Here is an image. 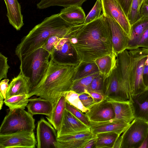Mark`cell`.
I'll use <instances>...</instances> for the list:
<instances>
[{"label": "cell", "instance_id": "cell-2", "mask_svg": "<svg viewBox=\"0 0 148 148\" xmlns=\"http://www.w3.org/2000/svg\"><path fill=\"white\" fill-rule=\"evenodd\" d=\"M81 64L80 62L61 63L50 58L45 75L28 94L29 98L34 95L49 101L53 107L61 96L71 90Z\"/></svg>", "mask_w": 148, "mask_h": 148}, {"label": "cell", "instance_id": "cell-49", "mask_svg": "<svg viewBox=\"0 0 148 148\" xmlns=\"http://www.w3.org/2000/svg\"><path fill=\"white\" fill-rule=\"evenodd\" d=\"M139 148H148V134Z\"/></svg>", "mask_w": 148, "mask_h": 148}, {"label": "cell", "instance_id": "cell-5", "mask_svg": "<svg viewBox=\"0 0 148 148\" xmlns=\"http://www.w3.org/2000/svg\"><path fill=\"white\" fill-rule=\"evenodd\" d=\"M33 116L24 109L10 110L4 117L0 127V135L21 131L33 132L35 127Z\"/></svg>", "mask_w": 148, "mask_h": 148}, {"label": "cell", "instance_id": "cell-38", "mask_svg": "<svg viewBox=\"0 0 148 148\" xmlns=\"http://www.w3.org/2000/svg\"><path fill=\"white\" fill-rule=\"evenodd\" d=\"M60 38L56 36H51L46 40L41 47L48 51L51 55Z\"/></svg>", "mask_w": 148, "mask_h": 148}, {"label": "cell", "instance_id": "cell-1", "mask_svg": "<svg viewBox=\"0 0 148 148\" xmlns=\"http://www.w3.org/2000/svg\"><path fill=\"white\" fill-rule=\"evenodd\" d=\"M67 36L81 63L94 62L106 55L117 56L109 23L102 14L87 24L72 25Z\"/></svg>", "mask_w": 148, "mask_h": 148}, {"label": "cell", "instance_id": "cell-22", "mask_svg": "<svg viewBox=\"0 0 148 148\" xmlns=\"http://www.w3.org/2000/svg\"><path fill=\"white\" fill-rule=\"evenodd\" d=\"M26 107L28 112L33 116L41 114L47 116L50 115L53 108L49 101L40 97H33L29 99Z\"/></svg>", "mask_w": 148, "mask_h": 148}, {"label": "cell", "instance_id": "cell-36", "mask_svg": "<svg viewBox=\"0 0 148 148\" xmlns=\"http://www.w3.org/2000/svg\"><path fill=\"white\" fill-rule=\"evenodd\" d=\"M103 76L100 73L93 79L86 91L87 92H97L103 94Z\"/></svg>", "mask_w": 148, "mask_h": 148}, {"label": "cell", "instance_id": "cell-34", "mask_svg": "<svg viewBox=\"0 0 148 148\" xmlns=\"http://www.w3.org/2000/svg\"><path fill=\"white\" fill-rule=\"evenodd\" d=\"M65 109L71 112L75 116L87 126L90 127V122L85 113L66 101Z\"/></svg>", "mask_w": 148, "mask_h": 148}, {"label": "cell", "instance_id": "cell-21", "mask_svg": "<svg viewBox=\"0 0 148 148\" xmlns=\"http://www.w3.org/2000/svg\"><path fill=\"white\" fill-rule=\"evenodd\" d=\"M59 14L62 18L72 25L83 24L86 17L84 10L78 6L64 8Z\"/></svg>", "mask_w": 148, "mask_h": 148}, {"label": "cell", "instance_id": "cell-6", "mask_svg": "<svg viewBox=\"0 0 148 148\" xmlns=\"http://www.w3.org/2000/svg\"><path fill=\"white\" fill-rule=\"evenodd\" d=\"M130 57V85L132 96L140 93L147 88L143 81V73L148 49L139 48L128 51Z\"/></svg>", "mask_w": 148, "mask_h": 148}, {"label": "cell", "instance_id": "cell-18", "mask_svg": "<svg viewBox=\"0 0 148 148\" xmlns=\"http://www.w3.org/2000/svg\"><path fill=\"white\" fill-rule=\"evenodd\" d=\"M31 90L29 79L20 71L10 83L5 99L14 95L28 94Z\"/></svg>", "mask_w": 148, "mask_h": 148}, {"label": "cell", "instance_id": "cell-25", "mask_svg": "<svg viewBox=\"0 0 148 148\" xmlns=\"http://www.w3.org/2000/svg\"><path fill=\"white\" fill-rule=\"evenodd\" d=\"M66 100L64 96H61L49 116L46 117L47 120L57 131L59 127L65 108Z\"/></svg>", "mask_w": 148, "mask_h": 148}, {"label": "cell", "instance_id": "cell-27", "mask_svg": "<svg viewBox=\"0 0 148 148\" xmlns=\"http://www.w3.org/2000/svg\"><path fill=\"white\" fill-rule=\"evenodd\" d=\"M87 0H40L37 4L40 9H45L52 6H58L64 7L78 6H81Z\"/></svg>", "mask_w": 148, "mask_h": 148}, {"label": "cell", "instance_id": "cell-10", "mask_svg": "<svg viewBox=\"0 0 148 148\" xmlns=\"http://www.w3.org/2000/svg\"><path fill=\"white\" fill-rule=\"evenodd\" d=\"M101 0L102 5V14L116 21L130 39L131 25L120 4L116 0Z\"/></svg>", "mask_w": 148, "mask_h": 148}, {"label": "cell", "instance_id": "cell-20", "mask_svg": "<svg viewBox=\"0 0 148 148\" xmlns=\"http://www.w3.org/2000/svg\"><path fill=\"white\" fill-rule=\"evenodd\" d=\"M7 9V16L9 23L17 30L24 25L21 6L17 0H4Z\"/></svg>", "mask_w": 148, "mask_h": 148}, {"label": "cell", "instance_id": "cell-45", "mask_svg": "<svg viewBox=\"0 0 148 148\" xmlns=\"http://www.w3.org/2000/svg\"><path fill=\"white\" fill-rule=\"evenodd\" d=\"M143 81L147 88H148V65H145L143 73Z\"/></svg>", "mask_w": 148, "mask_h": 148}, {"label": "cell", "instance_id": "cell-26", "mask_svg": "<svg viewBox=\"0 0 148 148\" xmlns=\"http://www.w3.org/2000/svg\"><path fill=\"white\" fill-rule=\"evenodd\" d=\"M97 138L95 148H113L119 134L114 132H105L96 134Z\"/></svg>", "mask_w": 148, "mask_h": 148}, {"label": "cell", "instance_id": "cell-13", "mask_svg": "<svg viewBox=\"0 0 148 148\" xmlns=\"http://www.w3.org/2000/svg\"><path fill=\"white\" fill-rule=\"evenodd\" d=\"M75 55L77 56L67 35L60 39L50 58L61 63L78 62L75 60Z\"/></svg>", "mask_w": 148, "mask_h": 148}, {"label": "cell", "instance_id": "cell-3", "mask_svg": "<svg viewBox=\"0 0 148 148\" xmlns=\"http://www.w3.org/2000/svg\"><path fill=\"white\" fill-rule=\"evenodd\" d=\"M72 26L62 18L59 13L45 18L22 38L16 48V55L20 59L22 56L41 47L51 36L64 37Z\"/></svg>", "mask_w": 148, "mask_h": 148}, {"label": "cell", "instance_id": "cell-35", "mask_svg": "<svg viewBox=\"0 0 148 148\" xmlns=\"http://www.w3.org/2000/svg\"><path fill=\"white\" fill-rule=\"evenodd\" d=\"M93 135L90 130H86L71 134L62 136L58 137L57 140L67 141L91 138Z\"/></svg>", "mask_w": 148, "mask_h": 148}, {"label": "cell", "instance_id": "cell-17", "mask_svg": "<svg viewBox=\"0 0 148 148\" xmlns=\"http://www.w3.org/2000/svg\"><path fill=\"white\" fill-rule=\"evenodd\" d=\"M135 119L148 122V88L131 96L130 100Z\"/></svg>", "mask_w": 148, "mask_h": 148}, {"label": "cell", "instance_id": "cell-32", "mask_svg": "<svg viewBox=\"0 0 148 148\" xmlns=\"http://www.w3.org/2000/svg\"><path fill=\"white\" fill-rule=\"evenodd\" d=\"M92 138L67 141L57 140L55 146L56 148H84Z\"/></svg>", "mask_w": 148, "mask_h": 148}, {"label": "cell", "instance_id": "cell-28", "mask_svg": "<svg viewBox=\"0 0 148 148\" xmlns=\"http://www.w3.org/2000/svg\"><path fill=\"white\" fill-rule=\"evenodd\" d=\"M28 94L12 96L4 100L5 105L10 110L21 109H25L29 102Z\"/></svg>", "mask_w": 148, "mask_h": 148}, {"label": "cell", "instance_id": "cell-15", "mask_svg": "<svg viewBox=\"0 0 148 148\" xmlns=\"http://www.w3.org/2000/svg\"><path fill=\"white\" fill-rule=\"evenodd\" d=\"M104 16L109 24L115 52L117 54L127 50L129 38L127 34L116 21L108 16Z\"/></svg>", "mask_w": 148, "mask_h": 148}, {"label": "cell", "instance_id": "cell-19", "mask_svg": "<svg viewBox=\"0 0 148 148\" xmlns=\"http://www.w3.org/2000/svg\"><path fill=\"white\" fill-rule=\"evenodd\" d=\"M112 104L115 114L114 119L130 123L135 119L129 101H119L108 99Z\"/></svg>", "mask_w": 148, "mask_h": 148}, {"label": "cell", "instance_id": "cell-29", "mask_svg": "<svg viewBox=\"0 0 148 148\" xmlns=\"http://www.w3.org/2000/svg\"><path fill=\"white\" fill-rule=\"evenodd\" d=\"M100 73L95 62L82 63L75 75L74 81L93 74Z\"/></svg>", "mask_w": 148, "mask_h": 148}, {"label": "cell", "instance_id": "cell-40", "mask_svg": "<svg viewBox=\"0 0 148 148\" xmlns=\"http://www.w3.org/2000/svg\"><path fill=\"white\" fill-rule=\"evenodd\" d=\"M79 97L84 106L88 109L95 103L92 97L86 92L79 94Z\"/></svg>", "mask_w": 148, "mask_h": 148}, {"label": "cell", "instance_id": "cell-47", "mask_svg": "<svg viewBox=\"0 0 148 148\" xmlns=\"http://www.w3.org/2000/svg\"><path fill=\"white\" fill-rule=\"evenodd\" d=\"M97 138L96 134H94L92 138L88 141L84 148H94Z\"/></svg>", "mask_w": 148, "mask_h": 148}, {"label": "cell", "instance_id": "cell-31", "mask_svg": "<svg viewBox=\"0 0 148 148\" xmlns=\"http://www.w3.org/2000/svg\"><path fill=\"white\" fill-rule=\"evenodd\" d=\"M79 94L70 90L64 94L66 101L71 105L78 109L84 113L89 111V109L84 106L79 97Z\"/></svg>", "mask_w": 148, "mask_h": 148}, {"label": "cell", "instance_id": "cell-7", "mask_svg": "<svg viewBox=\"0 0 148 148\" xmlns=\"http://www.w3.org/2000/svg\"><path fill=\"white\" fill-rule=\"evenodd\" d=\"M103 92L107 99L130 101L131 94L123 82L116 66L104 80Z\"/></svg>", "mask_w": 148, "mask_h": 148}, {"label": "cell", "instance_id": "cell-24", "mask_svg": "<svg viewBox=\"0 0 148 148\" xmlns=\"http://www.w3.org/2000/svg\"><path fill=\"white\" fill-rule=\"evenodd\" d=\"M94 62L100 73L102 75L104 81L110 75L116 66L117 56L106 55L97 59Z\"/></svg>", "mask_w": 148, "mask_h": 148}, {"label": "cell", "instance_id": "cell-33", "mask_svg": "<svg viewBox=\"0 0 148 148\" xmlns=\"http://www.w3.org/2000/svg\"><path fill=\"white\" fill-rule=\"evenodd\" d=\"M102 5L101 0H97L94 6L86 17L83 24H86L99 18L102 14Z\"/></svg>", "mask_w": 148, "mask_h": 148}, {"label": "cell", "instance_id": "cell-16", "mask_svg": "<svg viewBox=\"0 0 148 148\" xmlns=\"http://www.w3.org/2000/svg\"><path fill=\"white\" fill-rule=\"evenodd\" d=\"M90 131L93 134L105 132H114L120 135L123 133L130 123L115 119L99 122L90 121Z\"/></svg>", "mask_w": 148, "mask_h": 148}, {"label": "cell", "instance_id": "cell-23", "mask_svg": "<svg viewBox=\"0 0 148 148\" xmlns=\"http://www.w3.org/2000/svg\"><path fill=\"white\" fill-rule=\"evenodd\" d=\"M148 27V17H141L131 25V36L127 50L137 49L138 43L142 35Z\"/></svg>", "mask_w": 148, "mask_h": 148}, {"label": "cell", "instance_id": "cell-52", "mask_svg": "<svg viewBox=\"0 0 148 148\" xmlns=\"http://www.w3.org/2000/svg\"><path fill=\"white\" fill-rule=\"evenodd\" d=\"M145 65H148V55L147 56V59L145 61Z\"/></svg>", "mask_w": 148, "mask_h": 148}, {"label": "cell", "instance_id": "cell-43", "mask_svg": "<svg viewBox=\"0 0 148 148\" xmlns=\"http://www.w3.org/2000/svg\"><path fill=\"white\" fill-rule=\"evenodd\" d=\"M85 92L88 93L92 97L95 103L107 99L104 95L101 92L94 91L87 92L86 91Z\"/></svg>", "mask_w": 148, "mask_h": 148}, {"label": "cell", "instance_id": "cell-51", "mask_svg": "<svg viewBox=\"0 0 148 148\" xmlns=\"http://www.w3.org/2000/svg\"><path fill=\"white\" fill-rule=\"evenodd\" d=\"M145 0H139V8L138 11L140 13V8L144 2Z\"/></svg>", "mask_w": 148, "mask_h": 148}, {"label": "cell", "instance_id": "cell-48", "mask_svg": "<svg viewBox=\"0 0 148 148\" xmlns=\"http://www.w3.org/2000/svg\"><path fill=\"white\" fill-rule=\"evenodd\" d=\"M122 143V137L121 136H119L116 140L113 148H121Z\"/></svg>", "mask_w": 148, "mask_h": 148}, {"label": "cell", "instance_id": "cell-44", "mask_svg": "<svg viewBox=\"0 0 148 148\" xmlns=\"http://www.w3.org/2000/svg\"><path fill=\"white\" fill-rule=\"evenodd\" d=\"M9 81L8 79H4L0 81V93L3 97L4 99L6 98V94L9 86Z\"/></svg>", "mask_w": 148, "mask_h": 148}, {"label": "cell", "instance_id": "cell-12", "mask_svg": "<svg viewBox=\"0 0 148 148\" xmlns=\"http://www.w3.org/2000/svg\"><path fill=\"white\" fill-rule=\"evenodd\" d=\"M86 130H90V127L65 108L60 126L57 131L58 138Z\"/></svg>", "mask_w": 148, "mask_h": 148}, {"label": "cell", "instance_id": "cell-9", "mask_svg": "<svg viewBox=\"0 0 148 148\" xmlns=\"http://www.w3.org/2000/svg\"><path fill=\"white\" fill-rule=\"evenodd\" d=\"M36 144L34 131H21L0 135V148H34Z\"/></svg>", "mask_w": 148, "mask_h": 148}, {"label": "cell", "instance_id": "cell-37", "mask_svg": "<svg viewBox=\"0 0 148 148\" xmlns=\"http://www.w3.org/2000/svg\"><path fill=\"white\" fill-rule=\"evenodd\" d=\"M138 8L139 0H132L128 17L131 25L141 18L140 13L138 11Z\"/></svg>", "mask_w": 148, "mask_h": 148}, {"label": "cell", "instance_id": "cell-14", "mask_svg": "<svg viewBox=\"0 0 148 148\" xmlns=\"http://www.w3.org/2000/svg\"><path fill=\"white\" fill-rule=\"evenodd\" d=\"M88 109L89 112L86 114L90 121H103L115 118L114 108L108 99L95 103Z\"/></svg>", "mask_w": 148, "mask_h": 148}, {"label": "cell", "instance_id": "cell-39", "mask_svg": "<svg viewBox=\"0 0 148 148\" xmlns=\"http://www.w3.org/2000/svg\"><path fill=\"white\" fill-rule=\"evenodd\" d=\"M10 68L8 63V58L0 53V80L7 78L8 70Z\"/></svg>", "mask_w": 148, "mask_h": 148}, {"label": "cell", "instance_id": "cell-30", "mask_svg": "<svg viewBox=\"0 0 148 148\" xmlns=\"http://www.w3.org/2000/svg\"><path fill=\"white\" fill-rule=\"evenodd\" d=\"M100 73H97L73 81L71 90L80 94L84 92L93 79Z\"/></svg>", "mask_w": 148, "mask_h": 148}, {"label": "cell", "instance_id": "cell-11", "mask_svg": "<svg viewBox=\"0 0 148 148\" xmlns=\"http://www.w3.org/2000/svg\"><path fill=\"white\" fill-rule=\"evenodd\" d=\"M36 137L37 148H56L55 144L58 138L57 131L43 118L38 122Z\"/></svg>", "mask_w": 148, "mask_h": 148}, {"label": "cell", "instance_id": "cell-54", "mask_svg": "<svg viewBox=\"0 0 148 148\" xmlns=\"http://www.w3.org/2000/svg\"><path fill=\"white\" fill-rule=\"evenodd\" d=\"M147 123H148V122H147Z\"/></svg>", "mask_w": 148, "mask_h": 148}, {"label": "cell", "instance_id": "cell-8", "mask_svg": "<svg viewBox=\"0 0 148 148\" xmlns=\"http://www.w3.org/2000/svg\"><path fill=\"white\" fill-rule=\"evenodd\" d=\"M148 134L147 122L135 119L121 135V148H139Z\"/></svg>", "mask_w": 148, "mask_h": 148}, {"label": "cell", "instance_id": "cell-4", "mask_svg": "<svg viewBox=\"0 0 148 148\" xmlns=\"http://www.w3.org/2000/svg\"><path fill=\"white\" fill-rule=\"evenodd\" d=\"M50 53L42 47L22 56L20 70L29 79L31 90L41 81L49 66Z\"/></svg>", "mask_w": 148, "mask_h": 148}, {"label": "cell", "instance_id": "cell-53", "mask_svg": "<svg viewBox=\"0 0 148 148\" xmlns=\"http://www.w3.org/2000/svg\"><path fill=\"white\" fill-rule=\"evenodd\" d=\"M143 3L147 5H148V0H145Z\"/></svg>", "mask_w": 148, "mask_h": 148}, {"label": "cell", "instance_id": "cell-42", "mask_svg": "<svg viewBox=\"0 0 148 148\" xmlns=\"http://www.w3.org/2000/svg\"><path fill=\"white\" fill-rule=\"evenodd\" d=\"M120 4L126 16L128 18L132 0H116Z\"/></svg>", "mask_w": 148, "mask_h": 148}, {"label": "cell", "instance_id": "cell-46", "mask_svg": "<svg viewBox=\"0 0 148 148\" xmlns=\"http://www.w3.org/2000/svg\"><path fill=\"white\" fill-rule=\"evenodd\" d=\"M141 17H148V5L143 3L140 10Z\"/></svg>", "mask_w": 148, "mask_h": 148}, {"label": "cell", "instance_id": "cell-41", "mask_svg": "<svg viewBox=\"0 0 148 148\" xmlns=\"http://www.w3.org/2000/svg\"><path fill=\"white\" fill-rule=\"evenodd\" d=\"M137 48L142 47L148 49V27L140 37L137 46Z\"/></svg>", "mask_w": 148, "mask_h": 148}, {"label": "cell", "instance_id": "cell-50", "mask_svg": "<svg viewBox=\"0 0 148 148\" xmlns=\"http://www.w3.org/2000/svg\"><path fill=\"white\" fill-rule=\"evenodd\" d=\"M4 98L2 94L0 93V110H1L3 106V104L4 101L3 100Z\"/></svg>", "mask_w": 148, "mask_h": 148}]
</instances>
